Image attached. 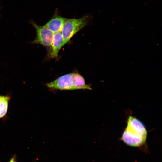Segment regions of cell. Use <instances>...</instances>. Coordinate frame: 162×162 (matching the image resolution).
Instances as JSON below:
<instances>
[{
    "mask_svg": "<svg viewBox=\"0 0 162 162\" xmlns=\"http://www.w3.org/2000/svg\"><path fill=\"white\" fill-rule=\"evenodd\" d=\"M66 19L56 14L44 26L54 33L60 32Z\"/></svg>",
    "mask_w": 162,
    "mask_h": 162,
    "instance_id": "cell-6",
    "label": "cell"
},
{
    "mask_svg": "<svg viewBox=\"0 0 162 162\" xmlns=\"http://www.w3.org/2000/svg\"><path fill=\"white\" fill-rule=\"evenodd\" d=\"M62 43L63 37L61 32L54 33L51 50L48 55L49 58H57L60 50L62 47Z\"/></svg>",
    "mask_w": 162,
    "mask_h": 162,
    "instance_id": "cell-5",
    "label": "cell"
},
{
    "mask_svg": "<svg viewBox=\"0 0 162 162\" xmlns=\"http://www.w3.org/2000/svg\"><path fill=\"white\" fill-rule=\"evenodd\" d=\"M147 135V131L143 123L136 118L129 116L126 127L122 134V140L129 146L138 147L145 142Z\"/></svg>",
    "mask_w": 162,
    "mask_h": 162,
    "instance_id": "cell-1",
    "label": "cell"
},
{
    "mask_svg": "<svg viewBox=\"0 0 162 162\" xmlns=\"http://www.w3.org/2000/svg\"><path fill=\"white\" fill-rule=\"evenodd\" d=\"M9 99L8 96H0V118L4 116L7 112Z\"/></svg>",
    "mask_w": 162,
    "mask_h": 162,
    "instance_id": "cell-7",
    "label": "cell"
},
{
    "mask_svg": "<svg viewBox=\"0 0 162 162\" xmlns=\"http://www.w3.org/2000/svg\"><path fill=\"white\" fill-rule=\"evenodd\" d=\"M46 85L49 89L53 90L92 89L90 86L86 84L83 76L76 73L62 75Z\"/></svg>",
    "mask_w": 162,
    "mask_h": 162,
    "instance_id": "cell-2",
    "label": "cell"
},
{
    "mask_svg": "<svg viewBox=\"0 0 162 162\" xmlns=\"http://www.w3.org/2000/svg\"><path fill=\"white\" fill-rule=\"evenodd\" d=\"M88 16L77 19H66L61 31L63 37L62 47L78 32L87 25Z\"/></svg>",
    "mask_w": 162,
    "mask_h": 162,
    "instance_id": "cell-3",
    "label": "cell"
},
{
    "mask_svg": "<svg viewBox=\"0 0 162 162\" xmlns=\"http://www.w3.org/2000/svg\"><path fill=\"white\" fill-rule=\"evenodd\" d=\"M8 162H17L16 160V156H14Z\"/></svg>",
    "mask_w": 162,
    "mask_h": 162,
    "instance_id": "cell-8",
    "label": "cell"
},
{
    "mask_svg": "<svg viewBox=\"0 0 162 162\" xmlns=\"http://www.w3.org/2000/svg\"><path fill=\"white\" fill-rule=\"evenodd\" d=\"M31 24L36 31V36L31 43L38 44L46 48H50L54 33L44 26H42L37 25L34 21H31Z\"/></svg>",
    "mask_w": 162,
    "mask_h": 162,
    "instance_id": "cell-4",
    "label": "cell"
}]
</instances>
